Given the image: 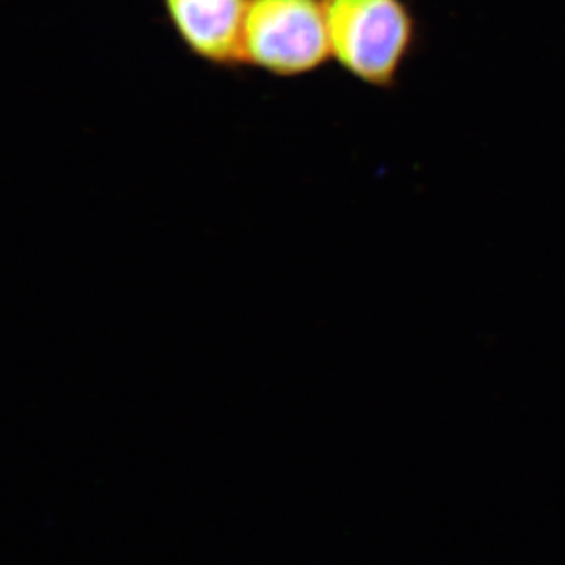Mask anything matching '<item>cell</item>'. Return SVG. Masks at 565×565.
<instances>
[{
  "mask_svg": "<svg viewBox=\"0 0 565 565\" xmlns=\"http://www.w3.org/2000/svg\"><path fill=\"white\" fill-rule=\"evenodd\" d=\"M167 20L193 57L215 68L244 65L245 18L250 0H162Z\"/></svg>",
  "mask_w": 565,
  "mask_h": 565,
  "instance_id": "cell-3",
  "label": "cell"
},
{
  "mask_svg": "<svg viewBox=\"0 0 565 565\" xmlns=\"http://www.w3.org/2000/svg\"><path fill=\"white\" fill-rule=\"evenodd\" d=\"M332 58L367 87L392 90L418 43L405 0H322Z\"/></svg>",
  "mask_w": 565,
  "mask_h": 565,
  "instance_id": "cell-1",
  "label": "cell"
},
{
  "mask_svg": "<svg viewBox=\"0 0 565 565\" xmlns=\"http://www.w3.org/2000/svg\"><path fill=\"white\" fill-rule=\"evenodd\" d=\"M244 65L292 79L332 61L322 0H250L245 18Z\"/></svg>",
  "mask_w": 565,
  "mask_h": 565,
  "instance_id": "cell-2",
  "label": "cell"
}]
</instances>
